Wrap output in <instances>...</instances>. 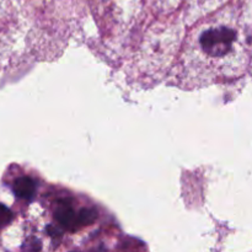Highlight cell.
Instances as JSON below:
<instances>
[{"label":"cell","instance_id":"6da1fadb","mask_svg":"<svg viewBox=\"0 0 252 252\" xmlns=\"http://www.w3.org/2000/svg\"><path fill=\"white\" fill-rule=\"evenodd\" d=\"M252 53V21L220 17L206 21L186 42L182 65L201 80L234 78L246 70Z\"/></svg>","mask_w":252,"mask_h":252},{"label":"cell","instance_id":"7a4b0ae2","mask_svg":"<svg viewBox=\"0 0 252 252\" xmlns=\"http://www.w3.org/2000/svg\"><path fill=\"white\" fill-rule=\"evenodd\" d=\"M14 191L20 198L29 199L34 192V184L29 177H20L15 181Z\"/></svg>","mask_w":252,"mask_h":252},{"label":"cell","instance_id":"3957f363","mask_svg":"<svg viewBox=\"0 0 252 252\" xmlns=\"http://www.w3.org/2000/svg\"><path fill=\"white\" fill-rule=\"evenodd\" d=\"M12 218V214L5 206L0 204V226L6 225Z\"/></svg>","mask_w":252,"mask_h":252}]
</instances>
